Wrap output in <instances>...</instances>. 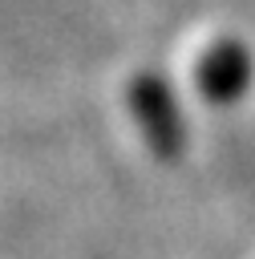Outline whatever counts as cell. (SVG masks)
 I'll list each match as a JSON object with an SVG mask.
<instances>
[{
  "label": "cell",
  "mask_w": 255,
  "mask_h": 259,
  "mask_svg": "<svg viewBox=\"0 0 255 259\" xmlns=\"http://www.w3.org/2000/svg\"><path fill=\"white\" fill-rule=\"evenodd\" d=\"M130 105H134V117L150 142V150L162 158V162H174L186 146V130H182V117H178V105L170 97V85L162 77H134L130 85Z\"/></svg>",
  "instance_id": "1"
},
{
  "label": "cell",
  "mask_w": 255,
  "mask_h": 259,
  "mask_svg": "<svg viewBox=\"0 0 255 259\" xmlns=\"http://www.w3.org/2000/svg\"><path fill=\"white\" fill-rule=\"evenodd\" d=\"M194 77H198V93L210 105H231L247 93V85L255 77V61L243 40H215L202 53Z\"/></svg>",
  "instance_id": "2"
}]
</instances>
